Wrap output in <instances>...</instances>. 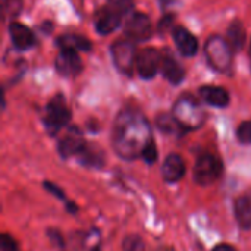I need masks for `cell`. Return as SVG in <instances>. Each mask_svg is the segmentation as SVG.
Returning a JSON list of instances; mask_svg holds the SVG:
<instances>
[{
	"label": "cell",
	"mask_w": 251,
	"mask_h": 251,
	"mask_svg": "<svg viewBox=\"0 0 251 251\" xmlns=\"http://www.w3.org/2000/svg\"><path fill=\"white\" fill-rule=\"evenodd\" d=\"M153 141L150 122L140 110L128 107L116 116L112 131V144L118 156L125 160L143 157L146 149Z\"/></svg>",
	"instance_id": "1"
},
{
	"label": "cell",
	"mask_w": 251,
	"mask_h": 251,
	"mask_svg": "<svg viewBox=\"0 0 251 251\" xmlns=\"http://www.w3.org/2000/svg\"><path fill=\"white\" fill-rule=\"evenodd\" d=\"M172 115L185 132L199 129L200 126H203L206 121V112L203 106L199 103L196 97L190 94H184L176 100Z\"/></svg>",
	"instance_id": "2"
},
{
	"label": "cell",
	"mask_w": 251,
	"mask_h": 251,
	"mask_svg": "<svg viewBox=\"0 0 251 251\" xmlns=\"http://www.w3.org/2000/svg\"><path fill=\"white\" fill-rule=\"evenodd\" d=\"M206 57L209 65L218 72H229L232 66V47L226 38L221 35H212L206 43Z\"/></svg>",
	"instance_id": "3"
},
{
	"label": "cell",
	"mask_w": 251,
	"mask_h": 251,
	"mask_svg": "<svg viewBox=\"0 0 251 251\" xmlns=\"http://www.w3.org/2000/svg\"><path fill=\"white\" fill-rule=\"evenodd\" d=\"M44 126L50 135L60 132L71 121V109L63 96H54L44 110Z\"/></svg>",
	"instance_id": "4"
},
{
	"label": "cell",
	"mask_w": 251,
	"mask_h": 251,
	"mask_svg": "<svg viewBox=\"0 0 251 251\" xmlns=\"http://www.w3.org/2000/svg\"><path fill=\"white\" fill-rule=\"evenodd\" d=\"M222 171L224 165L221 159L212 153H204L197 159L194 165V181L200 185H210L221 178Z\"/></svg>",
	"instance_id": "5"
},
{
	"label": "cell",
	"mask_w": 251,
	"mask_h": 251,
	"mask_svg": "<svg viewBox=\"0 0 251 251\" xmlns=\"http://www.w3.org/2000/svg\"><path fill=\"white\" fill-rule=\"evenodd\" d=\"M137 57L138 53L135 50L134 41L125 38L118 40L112 46V59L118 71L125 75H132V71L137 69Z\"/></svg>",
	"instance_id": "6"
},
{
	"label": "cell",
	"mask_w": 251,
	"mask_h": 251,
	"mask_svg": "<svg viewBox=\"0 0 251 251\" xmlns=\"http://www.w3.org/2000/svg\"><path fill=\"white\" fill-rule=\"evenodd\" d=\"M151 22L144 13H131L125 24V35L131 41H146L151 37Z\"/></svg>",
	"instance_id": "7"
},
{
	"label": "cell",
	"mask_w": 251,
	"mask_h": 251,
	"mask_svg": "<svg viewBox=\"0 0 251 251\" xmlns=\"http://www.w3.org/2000/svg\"><path fill=\"white\" fill-rule=\"evenodd\" d=\"M163 54L154 49H144L138 53L137 57V71L141 78L151 79L162 69Z\"/></svg>",
	"instance_id": "8"
},
{
	"label": "cell",
	"mask_w": 251,
	"mask_h": 251,
	"mask_svg": "<svg viewBox=\"0 0 251 251\" xmlns=\"http://www.w3.org/2000/svg\"><path fill=\"white\" fill-rule=\"evenodd\" d=\"M87 141L82 137V132L76 128V126H71L68 129V132L60 138L59 146H57V151L60 153V156L63 159L68 157H76L82 149L85 147Z\"/></svg>",
	"instance_id": "9"
},
{
	"label": "cell",
	"mask_w": 251,
	"mask_h": 251,
	"mask_svg": "<svg viewBox=\"0 0 251 251\" xmlns=\"http://www.w3.org/2000/svg\"><path fill=\"white\" fill-rule=\"evenodd\" d=\"M56 69L63 76H75L82 71V62L78 56V51L60 50L56 57Z\"/></svg>",
	"instance_id": "10"
},
{
	"label": "cell",
	"mask_w": 251,
	"mask_h": 251,
	"mask_svg": "<svg viewBox=\"0 0 251 251\" xmlns=\"http://www.w3.org/2000/svg\"><path fill=\"white\" fill-rule=\"evenodd\" d=\"M121 19L122 16L119 13H116L113 9H110L109 6L106 7H101L96 16H94V26H96V31L101 35H106V34H110L113 32L119 24H121Z\"/></svg>",
	"instance_id": "11"
},
{
	"label": "cell",
	"mask_w": 251,
	"mask_h": 251,
	"mask_svg": "<svg viewBox=\"0 0 251 251\" xmlns=\"http://www.w3.org/2000/svg\"><path fill=\"white\" fill-rule=\"evenodd\" d=\"M185 171H187V166H185V162L184 159L179 156V154H169L165 162H163V166H162V175H163V179L169 184H175L178 181H181L185 175Z\"/></svg>",
	"instance_id": "12"
},
{
	"label": "cell",
	"mask_w": 251,
	"mask_h": 251,
	"mask_svg": "<svg viewBox=\"0 0 251 251\" xmlns=\"http://www.w3.org/2000/svg\"><path fill=\"white\" fill-rule=\"evenodd\" d=\"M234 213L235 219L241 229L250 231L251 229V190L244 191L238 196L234 201Z\"/></svg>",
	"instance_id": "13"
},
{
	"label": "cell",
	"mask_w": 251,
	"mask_h": 251,
	"mask_svg": "<svg viewBox=\"0 0 251 251\" xmlns=\"http://www.w3.org/2000/svg\"><path fill=\"white\" fill-rule=\"evenodd\" d=\"M9 32H10V40L18 50H28L35 44V37L32 31L18 22H10L9 25Z\"/></svg>",
	"instance_id": "14"
},
{
	"label": "cell",
	"mask_w": 251,
	"mask_h": 251,
	"mask_svg": "<svg viewBox=\"0 0 251 251\" xmlns=\"http://www.w3.org/2000/svg\"><path fill=\"white\" fill-rule=\"evenodd\" d=\"M174 31V41L178 47V50L184 56H194L199 50V41L197 38L184 26H176L172 29Z\"/></svg>",
	"instance_id": "15"
},
{
	"label": "cell",
	"mask_w": 251,
	"mask_h": 251,
	"mask_svg": "<svg viewBox=\"0 0 251 251\" xmlns=\"http://www.w3.org/2000/svg\"><path fill=\"white\" fill-rule=\"evenodd\" d=\"M200 97L213 107H226L229 104V93L224 87L204 85L200 88Z\"/></svg>",
	"instance_id": "16"
},
{
	"label": "cell",
	"mask_w": 251,
	"mask_h": 251,
	"mask_svg": "<svg viewBox=\"0 0 251 251\" xmlns=\"http://www.w3.org/2000/svg\"><path fill=\"white\" fill-rule=\"evenodd\" d=\"M76 159L79 163H82L87 168L100 169L104 166V153L100 147H97V144L87 143L82 151L76 156Z\"/></svg>",
	"instance_id": "17"
},
{
	"label": "cell",
	"mask_w": 251,
	"mask_h": 251,
	"mask_svg": "<svg viewBox=\"0 0 251 251\" xmlns=\"http://www.w3.org/2000/svg\"><path fill=\"white\" fill-rule=\"evenodd\" d=\"M162 74H163V76L171 84H181L184 81V78H185V69H184V66L178 60H175L169 53L166 56L163 54Z\"/></svg>",
	"instance_id": "18"
},
{
	"label": "cell",
	"mask_w": 251,
	"mask_h": 251,
	"mask_svg": "<svg viewBox=\"0 0 251 251\" xmlns=\"http://www.w3.org/2000/svg\"><path fill=\"white\" fill-rule=\"evenodd\" d=\"M60 50L72 51H88L91 49V41L78 34H63L56 40Z\"/></svg>",
	"instance_id": "19"
},
{
	"label": "cell",
	"mask_w": 251,
	"mask_h": 251,
	"mask_svg": "<svg viewBox=\"0 0 251 251\" xmlns=\"http://www.w3.org/2000/svg\"><path fill=\"white\" fill-rule=\"evenodd\" d=\"M226 41L229 43V46L232 47L234 51H240L244 47V44H246V29H244V26H243V24L240 21H234L231 24V26L228 28Z\"/></svg>",
	"instance_id": "20"
},
{
	"label": "cell",
	"mask_w": 251,
	"mask_h": 251,
	"mask_svg": "<svg viewBox=\"0 0 251 251\" xmlns=\"http://www.w3.org/2000/svg\"><path fill=\"white\" fill-rule=\"evenodd\" d=\"M156 125H157V128H159L162 132H165V134L179 135V134L185 132L184 128L178 124V121L174 118L172 113H171V115H166V113L159 115L157 119H156Z\"/></svg>",
	"instance_id": "21"
},
{
	"label": "cell",
	"mask_w": 251,
	"mask_h": 251,
	"mask_svg": "<svg viewBox=\"0 0 251 251\" xmlns=\"http://www.w3.org/2000/svg\"><path fill=\"white\" fill-rule=\"evenodd\" d=\"M22 0H1V13L4 19H12L19 15L22 9Z\"/></svg>",
	"instance_id": "22"
},
{
	"label": "cell",
	"mask_w": 251,
	"mask_h": 251,
	"mask_svg": "<svg viewBox=\"0 0 251 251\" xmlns=\"http://www.w3.org/2000/svg\"><path fill=\"white\" fill-rule=\"evenodd\" d=\"M107 6L113 9L116 13L121 16H129L134 9V1L132 0H107Z\"/></svg>",
	"instance_id": "23"
},
{
	"label": "cell",
	"mask_w": 251,
	"mask_h": 251,
	"mask_svg": "<svg viewBox=\"0 0 251 251\" xmlns=\"http://www.w3.org/2000/svg\"><path fill=\"white\" fill-rule=\"evenodd\" d=\"M44 188H46L49 193H51L53 196H56L57 199H60L62 201H65V203H66V206H68V210H69V212H72V213H75V212H76V206H74V203H72V201H68V200H66V196L63 194V191H62L56 184H53V182H50V181H46V182H44Z\"/></svg>",
	"instance_id": "24"
},
{
	"label": "cell",
	"mask_w": 251,
	"mask_h": 251,
	"mask_svg": "<svg viewBox=\"0 0 251 251\" xmlns=\"http://www.w3.org/2000/svg\"><path fill=\"white\" fill-rule=\"evenodd\" d=\"M237 138L241 144H251V121H244L238 125Z\"/></svg>",
	"instance_id": "25"
},
{
	"label": "cell",
	"mask_w": 251,
	"mask_h": 251,
	"mask_svg": "<svg viewBox=\"0 0 251 251\" xmlns=\"http://www.w3.org/2000/svg\"><path fill=\"white\" fill-rule=\"evenodd\" d=\"M124 251H144L143 238L138 235H129L124 240Z\"/></svg>",
	"instance_id": "26"
},
{
	"label": "cell",
	"mask_w": 251,
	"mask_h": 251,
	"mask_svg": "<svg viewBox=\"0 0 251 251\" xmlns=\"http://www.w3.org/2000/svg\"><path fill=\"white\" fill-rule=\"evenodd\" d=\"M0 244H1V251H19L18 243L15 241V238L7 234L1 235Z\"/></svg>",
	"instance_id": "27"
},
{
	"label": "cell",
	"mask_w": 251,
	"mask_h": 251,
	"mask_svg": "<svg viewBox=\"0 0 251 251\" xmlns=\"http://www.w3.org/2000/svg\"><path fill=\"white\" fill-rule=\"evenodd\" d=\"M143 159L147 162V163H154L156 159H157V147H156V143H150V146L146 149L144 154H143Z\"/></svg>",
	"instance_id": "28"
},
{
	"label": "cell",
	"mask_w": 251,
	"mask_h": 251,
	"mask_svg": "<svg viewBox=\"0 0 251 251\" xmlns=\"http://www.w3.org/2000/svg\"><path fill=\"white\" fill-rule=\"evenodd\" d=\"M172 25H174V15H166L159 22V31L160 32H165L169 28H172Z\"/></svg>",
	"instance_id": "29"
},
{
	"label": "cell",
	"mask_w": 251,
	"mask_h": 251,
	"mask_svg": "<svg viewBox=\"0 0 251 251\" xmlns=\"http://www.w3.org/2000/svg\"><path fill=\"white\" fill-rule=\"evenodd\" d=\"M47 235H49V237H50V240H51V241H54L56 244L63 246L62 237H60V234H59L57 231H54V229H49V231H47Z\"/></svg>",
	"instance_id": "30"
},
{
	"label": "cell",
	"mask_w": 251,
	"mask_h": 251,
	"mask_svg": "<svg viewBox=\"0 0 251 251\" xmlns=\"http://www.w3.org/2000/svg\"><path fill=\"white\" fill-rule=\"evenodd\" d=\"M212 251H237V249L231 244H218Z\"/></svg>",
	"instance_id": "31"
},
{
	"label": "cell",
	"mask_w": 251,
	"mask_h": 251,
	"mask_svg": "<svg viewBox=\"0 0 251 251\" xmlns=\"http://www.w3.org/2000/svg\"><path fill=\"white\" fill-rule=\"evenodd\" d=\"M93 251H100V250H99V249H94V250H93Z\"/></svg>",
	"instance_id": "32"
},
{
	"label": "cell",
	"mask_w": 251,
	"mask_h": 251,
	"mask_svg": "<svg viewBox=\"0 0 251 251\" xmlns=\"http://www.w3.org/2000/svg\"><path fill=\"white\" fill-rule=\"evenodd\" d=\"M250 57H251V44H250Z\"/></svg>",
	"instance_id": "33"
}]
</instances>
